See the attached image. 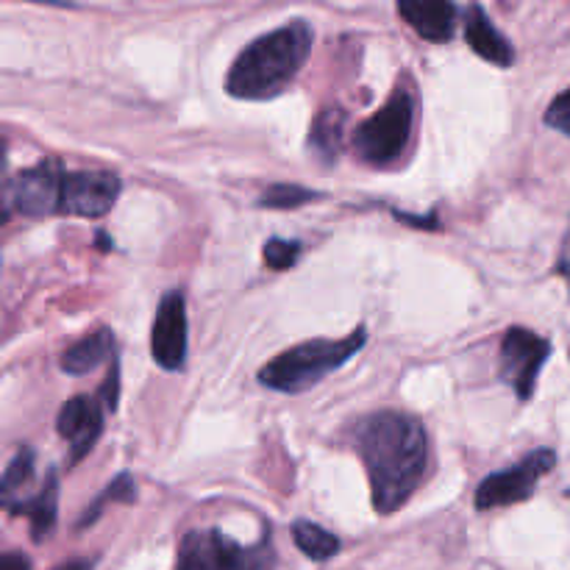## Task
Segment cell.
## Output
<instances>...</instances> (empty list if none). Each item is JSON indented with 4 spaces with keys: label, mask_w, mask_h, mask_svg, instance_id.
I'll list each match as a JSON object with an SVG mask.
<instances>
[{
    "label": "cell",
    "mask_w": 570,
    "mask_h": 570,
    "mask_svg": "<svg viewBox=\"0 0 570 570\" xmlns=\"http://www.w3.org/2000/svg\"><path fill=\"white\" fill-rule=\"evenodd\" d=\"M65 176L59 159H45L28 170L17 173L6 184V215L17 209L26 217L61 215V187Z\"/></svg>",
    "instance_id": "8"
},
{
    "label": "cell",
    "mask_w": 570,
    "mask_h": 570,
    "mask_svg": "<svg viewBox=\"0 0 570 570\" xmlns=\"http://www.w3.org/2000/svg\"><path fill=\"white\" fill-rule=\"evenodd\" d=\"M546 122H549L551 128H557V131L566 134V137H570V89H566V92L557 95V98L551 100L549 111H546Z\"/></svg>",
    "instance_id": "22"
},
{
    "label": "cell",
    "mask_w": 570,
    "mask_h": 570,
    "mask_svg": "<svg viewBox=\"0 0 570 570\" xmlns=\"http://www.w3.org/2000/svg\"><path fill=\"white\" fill-rule=\"evenodd\" d=\"M554 468H557L554 451L540 449V451H532L529 456H523L518 465L507 468V471L490 473L476 490V510L490 512V510H501V507H512L532 499L540 479L549 476Z\"/></svg>",
    "instance_id": "7"
},
{
    "label": "cell",
    "mask_w": 570,
    "mask_h": 570,
    "mask_svg": "<svg viewBox=\"0 0 570 570\" xmlns=\"http://www.w3.org/2000/svg\"><path fill=\"white\" fill-rule=\"evenodd\" d=\"M0 570H33L31 562H28V557L17 554V551H9V554L3 557V562H0Z\"/></svg>",
    "instance_id": "23"
},
{
    "label": "cell",
    "mask_w": 570,
    "mask_h": 570,
    "mask_svg": "<svg viewBox=\"0 0 570 570\" xmlns=\"http://www.w3.org/2000/svg\"><path fill=\"white\" fill-rule=\"evenodd\" d=\"M178 562L193 570H273L271 543L243 546L220 532H189Z\"/></svg>",
    "instance_id": "6"
},
{
    "label": "cell",
    "mask_w": 570,
    "mask_h": 570,
    "mask_svg": "<svg viewBox=\"0 0 570 570\" xmlns=\"http://www.w3.org/2000/svg\"><path fill=\"white\" fill-rule=\"evenodd\" d=\"M367 332L360 326L343 340H306L284 351L259 371V384L276 393H304L354 360L365 345Z\"/></svg>",
    "instance_id": "3"
},
{
    "label": "cell",
    "mask_w": 570,
    "mask_h": 570,
    "mask_svg": "<svg viewBox=\"0 0 570 570\" xmlns=\"http://www.w3.org/2000/svg\"><path fill=\"white\" fill-rule=\"evenodd\" d=\"M293 540H295V546H298V549L315 562L332 560V557L340 554V549H343V543H340L337 534L326 532V529L317 527V523H312V521L295 523Z\"/></svg>",
    "instance_id": "18"
},
{
    "label": "cell",
    "mask_w": 570,
    "mask_h": 570,
    "mask_svg": "<svg viewBox=\"0 0 570 570\" xmlns=\"http://www.w3.org/2000/svg\"><path fill=\"white\" fill-rule=\"evenodd\" d=\"M9 515H26L31 521V538L33 543H42L53 534L56 515H59V476L48 473L42 488L33 495H28L20 507L9 512Z\"/></svg>",
    "instance_id": "14"
},
{
    "label": "cell",
    "mask_w": 570,
    "mask_h": 570,
    "mask_svg": "<svg viewBox=\"0 0 570 570\" xmlns=\"http://www.w3.org/2000/svg\"><path fill=\"white\" fill-rule=\"evenodd\" d=\"M187 301L181 289H170L161 295L150 328V356L161 371H181L187 362Z\"/></svg>",
    "instance_id": "10"
},
{
    "label": "cell",
    "mask_w": 570,
    "mask_h": 570,
    "mask_svg": "<svg viewBox=\"0 0 570 570\" xmlns=\"http://www.w3.org/2000/svg\"><path fill=\"white\" fill-rule=\"evenodd\" d=\"M137 499V484H134V479L128 476V473H122V476H117L115 482L111 484H106V490L104 493H100V499L95 501L92 507H89L87 512H83V518H81V523H78V527H87V523H95L98 521V515L100 512H104V507L109 504H115V501H120V504H128V501H134Z\"/></svg>",
    "instance_id": "19"
},
{
    "label": "cell",
    "mask_w": 570,
    "mask_h": 570,
    "mask_svg": "<svg viewBox=\"0 0 570 570\" xmlns=\"http://www.w3.org/2000/svg\"><path fill=\"white\" fill-rule=\"evenodd\" d=\"M345 134V111L343 109H323L317 115V120L312 122L309 131V148L315 150L321 159L334 161L340 154V145H343Z\"/></svg>",
    "instance_id": "17"
},
{
    "label": "cell",
    "mask_w": 570,
    "mask_h": 570,
    "mask_svg": "<svg viewBox=\"0 0 570 570\" xmlns=\"http://www.w3.org/2000/svg\"><path fill=\"white\" fill-rule=\"evenodd\" d=\"M120 195V178L109 170H76L65 176L61 215L104 217Z\"/></svg>",
    "instance_id": "11"
},
{
    "label": "cell",
    "mask_w": 570,
    "mask_h": 570,
    "mask_svg": "<svg viewBox=\"0 0 570 570\" xmlns=\"http://www.w3.org/2000/svg\"><path fill=\"white\" fill-rule=\"evenodd\" d=\"M399 14L417 37L429 42H449L456 28V6L445 0H404L399 3Z\"/></svg>",
    "instance_id": "12"
},
{
    "label": "cell",
    "mask_w": 570,
    "mask_h": 570,
    "mask_svg": "<svg viewBox=\"0 0 570 570\" xmlns=\"http://www.w3.org/2000/svg\"><path fill=\"white\" fill-rule=\"evenodd\" d=\"M262 256H265V265L271 267V271H289V267L301 259V243H295V239H278V237L267 239Z\"/></svg>",
    "instance_id": "21"
},
{
    "label": "cell",
    "mask_w": 570,
    "mask_h": 570,
    "mask_svg": "<svg viewBox=\"0 0 570 570\" xmlns=\"http://www.w3.org/2000/svg\"><path fill=\"white\" fill-rule=\"evenodd\" d=\"M176 570H193L189 566H184V562H178V568Z\"/></svg>",
    "instance_id": "26"
},
{
    "label": "cell",
    "mask_w": 570,
    "mask_h": 570,
    "mask_svg": "<svg viewBox=\"0 0 570 570\" xmlns=\"http://www.w3.org/2000/svg\"><path fill=\"white\" fill-rule=\"evenodd\" d=\"M33 473H37V456L31 449H20L14 454V460L9 462L3 473V482H0V495H3L6 510H14L22 501L28 499V490L33 484Z\"/></svg>",
    "instance_id": "16"
},
{
    "label": "cell",
    "mask_w": 570,
    "mask_h": 570,
    "mask_svg": "<svg viewBox=\"0 0 570 570\" xmlns=\"http://www.w3.org/2000/svg\"><path fill=\"white\" fill-rule=\"evenodd\" d=\"M117 390H120V373L115 367L104 387L98 390V395H76L59 410L56 432L70 443V462L83 460L92 451V445L98 443L100 432H104V415L109 410L115 412L117 406Z\"/></svg>",
    "instance_id": "5"
},
{
    "label": "cell",
    "mask_w": 570,
    "mask_h": 570,
    "mask_svg": "<svg viewBox=\"0 0 570 570\" xmlns=\"http://www.w3.org/2000/svg\"><path fill=\"white\" fill-rule=\"evenodd\" d=\"M354 449L371 479L373 510L393 515L429 473V434L406 412H373L354 426Z\"/></svg>",
    "instance_id": "1"
},
{
    "label": "cell",
    "mask_w": 570,
    "mask_h": 570,
    "mask_svg": "<svg viewBox=\"0 0 570 570\" xmlns=\"http://www.w3.org/2000/svg\"><path fill=\"white\" fill-rule=\"evenodd\" d=\"M415 126V98L406 87H399L390 95L387 104L360 122L351 137L354 154L371 167H393L404 159Z\"/></svg>",
    "instance_id": "4"
},
{
    "label": "cell",
    "mask_w": 570,
    "mask_h": 570,
    "mask_svg": "<svg viewBox=\"0 0 570 570\" xmlns=\"http://www.w3.org/2000/svg\"><path fill=\"white\" fill-rule=\"evenodd\" d=\"M557 273L566 278L568 287H570V234L566 237V245H562V250H560V259H557Z\"/></svg>",
    "instance_id": "24"
},
{
    "label": "cell",
    "mask_w": 570,
    "mask_h": 570,
    "mask_svg": "<svg viewBox=\"0 0 570 570\" xmlns=\"http://www.w3.org/2000/svg\"><path fill=\"white\" fill-rule=\"evenodd\" d=\"M315 31L306 20H293L254 39L234 59L226 76V92L239 100H271L282 95L304 67Z\"/></svg>",
    "instance_id": "2"
},
{
    "label": "cell",
    "mask_w": 570,
    "mask_h": 570,
    "mask_svg": "<svg viewBox=\"0 0 570 570\" xmlns=\"http://www.w3.org/2000/svg\"><path fill=\"white\" fill-rule=\"evenodd\" d=\"M549 354V340H543L540 334L521 326L507 328L504 340H501V379L515 390L521 401L532 399L534 387H538V376Z\"/></svg>",
    "instance_id": "9"
},
{
    "label": "cell",
    "mask_w": 570,
    "mask_h": 570,
    "mask_svg": "<svg viewBox=\"0 0 570 570\" xmlns=\"http://www.w3.org/2000/svg\"><path fill=\"white\" fill-rule=\"evenodd\" d=\"M465 39L473 48V53L482 56L490 65L512 67V61H515V48H512L510 39L493 26V20L484 14L482 6H471V9L465 11Z\"/></svg>",
    "instance_id": "13"
},
{
    "label": "cell",
    "mask_w": 570,
    "mask_h": 570,
    "mask_svg": "<svg viewBox=\"0 0 570 570\" xmlns=\"http://www.w3.org/2000/svg\"><path fill=\"white\" fill-rule=\"evenodd\" d=\"M56 570H92V566L83 560H78V562H65V566H59Z\"/></svg>",
    "instance_id": "25"
},
{
    "label": "cell",
    "mask_w": 570,
    "mask_h": 570,
    "mask_svg": "<svg viewBox=\"0 0 570 570\" xmlns=\"http://www.w3.org/2000/svg\"><path fill=\"white\" fill-rule=\"evenodd\" d=\"M315 198V193L304 187H295V184H276V187L265 189L259 198V206L267 209H293V206H304Z\"/></svg>",
    "instance_id": "20"
},
{
    "label": "cell",
    "mask_w": 570,
    "mask_h": 570,
    "mask_svg": "<svg viewBox=\"0 0 570 570\" xmlns=\"http://www.w3.org/2000/svg\"><path fill=\"white\" fill-rule=\"evenodd\" d=\"M115 354V334L109 328H98L95 334H87L78 343H72L70 348L61 354V371L70 373V376H83V373L95 371V367L104 365L109 356Z\"/></svg>",
    "instance_id": "15"
}]
</instances>
